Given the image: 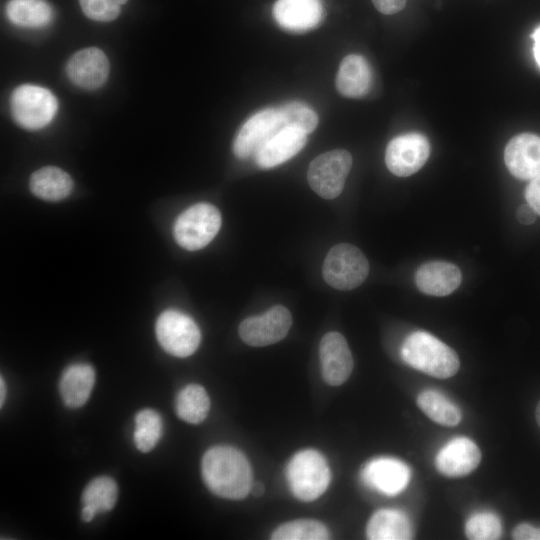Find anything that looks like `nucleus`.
Masks as SVG:
<instances>
[{"mask_svg": "<svg viewBox=\"0 0 540 540\" xmlns=\"http://www.w3.org/2000/svg\"><path fill=\"white\" fill-rule=\"evenodd\" d=\"M10 108L13 120L20 127L37 130L53 120L58 110V101L47 88L24 84L12 92Z\"/></svg>", "mask_w": 540, "mask_h": 540, "instance_id": "nucleus-4", "label": "nucleus"}, {"mask_svg": "<svg viewBox=\"0 0 540 540\" xmlns=\"http://www.w3.org/2000/svg\"><path fill=\"white\" fill-rule=\"evenodd\" d=\"M292 325L289 310L275 305L265 313L244 319L238 328L241 339L248 345L263 347L279 342Z\"/></svg>", "mask_w": 540, "mask_h": 540, "instance_id": "nucleus-10", "label": "nucleus"}, {"mask_svg": "<svg viewBox=\"0 0 540 540\" xmlns=\"http://www.w3.org/2000/svg\"><path fill=\"white\" fill-rule=\"evenodd\" d=\"M371 83L372 71L363 56L350 54L343 58L335 79L336 89L341 95L348 98L363 97Z\"/></svg>", "mask_w": 540, "mask_h": 540, "instance_id": "nucleus-20", "label": "nucleus"}, {"mask_svg": "<svg viewBox=\"0 0 540 540\" xmlns=\"http://www.w3.org/2000/svg\"><path fill=\"white\" fill-rule=\"evenodd\" d=\"M417 405L432 421L443 426H455L462 419L460 409L444 394L432 389L420 392Z\"/></svg>", "mask_w": 540, "mask_h": 540, "instance_id": "nucleus-27", "label": "nucleus"}, {"mask_svg": "<svg viewBox=\"0 0 540 540\" xmlns=\"http://www.w3.org/2000/svg\"><path fill=\"white\" fill-rule=\"evenodd\" d=\"M118 488L108 476H99L85 487L82 494V520L90 522L96 514L110 511L116 504Z\"/></svg>", "mask_w": 540, "mask_h": 540, "instance_id": "nucleus-24", "label": "nucleus"}, {"mask_svg": "<svg viewBox=\"0 0 540 540\" xmlns=\"http://www.w3.org/2000/svg\"><path fill=\"white\" fill-rule=\"evenodd\" d=\"M366 534L371 540H407L412 538L413 528L402 511L381 509L369 519Z\"/></svg>", "mask_w": 540, "mask_h": 540, "instance_id": "nucleus-22", "label": "nucleus"}, {"mask_svg": "<svg viewBox=\"0 0 540 540\" xmlns=\"http://www.w3.org/2000/svg\"><path fill=\"white\" fill-rule=\"evenodd\" d=\"M351 166L352 156L348 151L336 149L325 152L309 165V185L322 198H336L344 188Z\"/></svg>", "mask_w": 540, "mask_h": 540, "instance_id": "nucleus-8", "label": "nucleus"}, {"mask_svg": "<svg viewBox=\"0 0 540 540\" xmlns=\"http://www.w3.org/2000/svg\"><path fill=\"white\" fill-rule=\"evenodd\" d=\"M531 38L534 41L533 53L537 65L540 67V25L531 34Z\"/></svg>", "mask_w": 540, "mask_h": 540, "instance_id": "nucleus-37", "label": "nucleus"}, {"mask_svg": "<svg viewBox=\"0 0 540 540\" xmlns=\"http://www.w3.org/2000/svg\"><path fill=\"white\" fill-rule=\"evenodd\" d=\"M282 126L298 128L307 134L313 132L318 124L316 112L302 102H288L278 107Z\"/></svg>", "mask_w": 540, "mask_h": 540, "instance_id": "nucleus-30", "label": "nucleus"}, {"mask_svg": "<svg viewBox=\"0 0 540 540\" xmlns=\"http://www.w3.org/2000/svg\"><path fill=\"white\" fill-rule=\"evenodd\" d=\"M31 192L46 201H59L66 198L73 189V180L64 170L46 166L35 171L29 180Z\"/></svg>", "mask_w": 540, "mask_h": 540, "instance_id": "nucleus-23", "label": "nucleus"}, {"mask_svg": "<svg viewBox=\"0 0 540 540\" xmlns=\"http://www.w3.org/2000/svg\"><path fill=\"white\" fill-rule=\"evenodd\" d=\"M401 355L412 368L440 379L454 376L460 367L457 353L424 331H416L406 337Z\"/></svg>", "mask_w": 540, "mask_h": 540, "instance_id": "nucleus-2", "label": "nucleus"}, {"mask_svg": "<svg viewBox=\"0 0 540 540\" xmlns=\"http://www.w3.org/2000/svg\"><path fill=\"white\" fill-rule=\"evenodd\" d=\"M460 269L445 261H430L422 264L415 273L417 288L428 295L446 296L460 285Z\"/></svg>", "mask_w": 540, "mask_h": 540, "instance_id": "nucleus-19", "label": "nucleus"}, {"mask_svg": "<svg viewBox=\"0 0 540 540\" xmlns=\"http://www.w3.org/2000/svg\"><path fill=\"white\" fill-rule=\"evenodd\" d=\"M9 21L19 27L41 28L53 19V8L46 0H9L5 7Z\"/></svg>", "mask_w": 540, "mask_h": 540, "instance_id": "nucleus-25", "label": "nucleus"}, {"mask_svg": "<svg viewBox=\"0 0 540 540\" xmlns=\"http://www.w3.org/2000/svg\"><path fill=\"white\" fill-rule=\"evenodd\" d=\"M535 415H536V420H537V423L540 427V401L536 407V411H535Z\"/></svg>", "mask_w": 540, "mask_h": 540, "instance_id": "nucleus-40", "label": "nucleus"}, {"mask_svg": "<svg viewBox=\"0 0 540 540\" xmlns=\"http://www.w3.org/2000/svg\"><path fill=\"white\" fill-rule=\"evenodd\" d=\"M326 527L315 520L290 521L279 526L272 534L273 540H324L329 537Z\"/></svg>", "mask_w": 540, "mask_h": 540, "instance_id": "nucleus-29", "label": "nucleus"}, {"mask_svg": "<svg viewBox=\"0 0 540 540\" xmlns=\"http://www.w3.org/2000/svg\"><path fill=\"white\" fill-rule=\"evenodd\" d=\"M95 383V371L86 363H75L62 373L59 382L60 395L64 404L79 408L89 399Z\"/></svg>", "mask_w": 540, "mask_h": 540, "instance_id": "nucleus-21", "label": "nucleus"}, {"mask_svg": "<svg viewBox=\"0 0 540 540\" xmlns=\"http://www.w3.org/2000/svg\"><path fill=\"white\" fill-rule=\"evenodd\" d=\"M406 2L407 0H372L375 8L386 15L401 11L405 7Z\"/></svg>", "mask_w": 540, "mask_h": 540, "instance_id": "nucleus-35", "label": "nucleus"}, {"mask_svg": "<svg viewBox=\"0 0 540 540\" xmlns=\"http://www.w3.org/2000/svg\"><path fill=\"white\" fill-rule=\"evenodd\" d=\"M161 347L176 357H188L198 348L201 333L195 321L183 312L167 310L160 314L155 326Z\"/></svg>", "mask_w": 540, "mask_h": 540, "instance_id": "nucleus-7", "label": "nucleus"}, {"mask_svg": "<svg viewBox=\"0 0 540 540\" xmlns=\"http://www.w3.org/2000/svg\"><path fill=\"white\" fill-rule=\"evenodd\" d=\"M272 14L282 29L302 33L319 25L324 9L321 0H277Z\"/></svg>", "mask_w": 540, "mask_h": 540, "instance_id": "nucleus-15", "label": "nucleus"}, {"mask_svg": "<svg viewBox=\"0 0 540 540\" xmlns=\"http://www.w3.org/2000/svg\"><path fill=\"white\" fill-rule=\"evenodd\" d=\"M282 120L278 108H265L250 116L241 126L233 142V152L246 159L266 143L279 129Z\"/></svg>", "mask_w": 540, "mask_h": 540, "instance_id": "nucleus-11", "label": "nucleus"}, {"mask_svg": "<svg viewBox=\"0 0 540 540\" xmlns=\"http://www.w3.org/2000/svg\"><path fill=\"white\" fill-rule=\"evenodd\" d=\"M202 476L214 494L232 500L245 498L253 483L247 458L230 446H215L206 451L202 458Z\"/></svg>", "mask_w": 540, "mask_h": 540, "instance_id": "nucleus-1", "label": "nucleus"}, {"mask_svg": "<svg viewBox=\"0 0 540 540\" xmlns=\"http://www.w3.org/2000/svg\"><path fill=\"white\" fill-rule=\"evenodd\" d=\"M128 0H79L82 12L89 19L99 22H109L116 19L121 6Z\"/></svg>", "mask_w": 540, "mask_h": 540, "instance_id": "nucleus-32", "label": "nucleus"}, {"mask_svg": "<svg viewBox=\"0 0 540 540\" xmlns=\"http://www.w3.org/2000/svg\"><path fill=\"white\" fill-rule=\"evenodd\" d=\"M5 395H6V385H5V382L3 380V377L0 378V404H1V407L3 406V402L5 400Z\"/></svg>", "mask_w": 540, "mask_h": 540, "instance_id": "nucleus-39", "label": "nucleus"}, {"mask_svg": "<svg viewBox=\"0 0 540 540\" xmlns=\"http://www.w3.org/2000/svg\"><path fill=\"white\" fill-rule=\"evenodd\" d=\"M363 482L378 492L395 496L408 485L410 468L396 458L380 457L368 462L362 470Z\"/></svg>", "mask_w": 540, "mask_h": 540, "instance_id": "nucleus-13", "label": "nucleus"}, {"mask_svg": "<svg viewBox=\"0 0 540 540\" xmlns=\"http://www.w3.org/2000/svg\"><path fill=\"white\" fill-rule=\"evenodd\" d=\"M527 203L540 215V174L531 179L525 190Z\"/></svg>", "mask_w": 540, "mask_h": 540, "instance_id": "nucleus-33", "label": "nucleus"}, {"mask_svg": "<svg viewBox=\"0 0 540 540\" xmlns=\"http://www.w3.org/2000/svg\"><path fill=\"white\" fill-rule=\"evenodd\" d=\"M307 136L298 128L282 127L254 155L257 166L269 169L286 162L301 151Z\"/></svg>", "mask_w": 540, "mask_h": 540, "instance_id": "nucleus-18", "label": "nucleus"}, {"mask_svg": "<svg viewBox=\"0 0 540 540\" xmlns=\"http://www.w3.org/2000/svg\"><path fill=\"white\" fill-rule=\"evenodd\" d=\"M175 408L180 419L190 424H199L208 415L210 398L201 385L189 384L178 393Z\"/></svg>", "mask_w": 540, "mask_h": 540, "instance_id": "nucleus-26", "label": "nucleus"}, {"mask_svg": "<svg viewBox=\"0 0 540 540\" xmlns=\"http://www.w3.org/2000/svg\"><path fill=\"white\" fill-rule=\"evenodd\" d=\"M109 70L107 56L96 47H88L75 52L66 66L69 80L87 90L100 88L106 82Z\"/></svg>", "mask_w": 540, "mask_h": 540, "instance_id": "nucleus-12", "label": "nucleus"}, {"mask_svg": "<svg viewBox=\"0 0 540 540\" xmlns=\"http://www.w3.org/2000/svg\"><path fill=\"white\" fill-rule=\"evenodd\" d=\"M369 273V263L356 246L342 243L333 246L323 263L324 280L333 288L348 291L360 286Z\"/></svg>", "mask_w": 540, "mask_h": 540, "instance_id": "nucleus-6", "label": "nucleus"}, {"mask_svg": "<svg viewBox=\"0 0 540 540\" xmlns=\"http://www.w3.org/2000/svg\"><path fill=\"white\" fill-rule=\"evenodd\" d=\"M286 477L293 495L310 502L326 491L331 475L325 458L318 451L306 449L292 457Z\"/></svg>", "mask_w": 540, "mask_h": 540, "instance_id": "nucleus-3", "label": "nucleus"}, {"mask_svg": "<svg viewBox=\"0 0 540 540\" xmlns=\"http://www.w3.org/2000/svg\"><path fill=\"white\" fill-rule=\"evenodd\" d=\"M536 214L535 210L527 204L518 207L516 217L521 224L530 225L535 222Z\"/></svg>", "mask_w": 540, "mask_h": 540, "instance_id": "nucleus-36", "label": "nucleus"}, {"mask_svg": "<svg viewBox=\"0 0 540 540\" xmlns=\"http://www.w3.org/2000/svg\"><path fill=\"white\" fill-rule=\"evenodd\" d=\"M430 155L428 139L411 132L393 138L385 151V163L391 173L407 177L420 170Z\"/></svg>", "mask_w": 540, "mask_h": 540, "instance_id": "nucleus-9", "label": "nucleus"}, {"mask_svg": "<svg viewBox=\"0 0 540 540\" xmlns=\"http://www.w3.org/2000/svg\"><path fill=\"white\" fill-rule=\"evenodd\" d=\"M133 440L138 450L147 453L159 442L163 432L161 416L153 409H143L135 416Z\"/></svg>", "mask_w": 540, "mask_h": 540, "instance_id": "nucleus-28", "label": "nucleus"}, {"mask_svg": "<svg viewBox=\"0 0 540 540\" xmlns=\"http://www.w3.org/2000/svg\"><path fill=\"white\" fill-rule=\"evenodd\" d=\"M504 161L514 177L531 180L540 174V137L531 133L516 135L505 147Z\"/></svg>", "mask_w": 540, "mask_h": 540, "instance_id": "nucleus-17", "label": "nucleus"}, {"mask_svg": "<svg viewBox=\"0 0 540 540\" xmlns=\"http://www.w3.org/2000/svg\"><path fill=\"white\" fill-rule=\"evenodd\" d=\"M465 534L472 540H495L502 534L499 517L492 512H478L471 515L465 524Z\"/></svg>", "mask_w": 540, "mask_h": 540, "instance_id": "nucleus-31", "label": "nucleus"}, {"mask_svg": "<svg viewBox=\"0 0 540 540\" xmlns=\"http://www.w3.org/2000/svg\"><path fill=\"white\" fill-rule=\"evenodd\" d=\"M264 490V485L262 483L254 482L252 483L250 493H252L256 497H259L263 495Z\"/></svg>", "mask_w": 540, "mask_h": 540, "instance_id": "nucleus-38", "label": "nucleus"}, {"mask_svg": "<svg viewBox=\"0 0 540 540\" xmlns=\"http://www.w3.org/2000/svg\"><path fill=\"white\" fill-rule=\"evenodd\" d=\"M220 227L219 210L212 204L198 203L178 216L173 233L179 246L195 251L207 246L217 235Z\"/></svg>", "mask_w": 540, "mask_h": 540, "instance_id": "nucleus-5", "label": "nucleus"}, {"mask_svg": "<svg viewBox=\"0 0 540 540\" xmlns=\"http://www.w3.org/2000/svg\"><path fill=\"white\" fill-rule=\"evenodd\" d=\"M512 536L516 540H540V527L520 523L514 528Z\"/></svg>", "mask_w": 540, "mask_h": 540, "instance_id": "nucleus-34", "label": "nucleus"}, {"mask_svg": "<svg viewBox=\"0 0 540 540\" xmlns=\"http://www.w3.org/2000/svg\"><path fill=\"white\" fill-rule=\"evenodd\" d=\"M321 371L324 381L332 386L343 384L353 370V358L344 336L329 332L319 346Z\"/></svg>", "mask_w": 540, "mask_h": 540, "instance_id": "nucleus-14", "label": "nucleus"}, {"mask_svg": "<svg viewBox=\"0 0 540 540\" xmlns=\"http://www.w3.org/2000/svg\"><path fill=\"white\" fill-rule=\"evenodd\" d=\"M481 461L478 446L467 437H456L437 453L435 464L446 477H464L474 471Z\"/></svg>", "mask_w": 540, "mask_h": 540, "instance_id": "nucleus-16", "label": "nucleus"}]
</instances>
